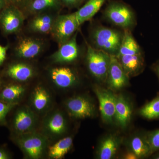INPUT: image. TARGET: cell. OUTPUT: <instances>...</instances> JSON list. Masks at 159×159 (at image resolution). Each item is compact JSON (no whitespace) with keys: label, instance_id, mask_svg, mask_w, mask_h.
I'll use <instances>...</instances> for the list:
<instances>
[{"label":"cell","instance_id":"6da1fadb","mask_svg":"<svg viewBox=\"0 0 159 159\" xmlns=\"http://www.w3.org/2000/svg\"><path fill=\"white\" fill-rule=\"evenodd\" d=\"M16 141L26 156L32 159H39L42 156L48 142L45 136L32 132L19 134Z\"/></svg>","mask_w":159,"mask_h":159},{"label":"cell","instance_id":"7a4b0ae2","mask_svg":"<svg viewBox=\"0 0 159 159\" xmlns=\"http://www.w3.org/2000/svg\"><path fill=\"white\" fill-rule=\"evenodd\" d=\"M88 66L92 74L99 80L107 79L109 66L110 54L101 50H97L88 46L87 55Z\"/></svg>","mask_w":159,"mask_h":159},{"label":"cell","instance_id":"3957f363","mask_svg":"<svg viewBox=\"0 0 159 159\" xmlns=\"http://www.w3.org/2000/svg\"><path fill=\"white\" fill-rule=\"evenodd\" d=\"M122 39L118 31L104 27L98 28L93 34L94 41L98 48L110 54H118Z\"/></svg>","mask_w":159,"mask_h":159},{"label":"cell","instance_id":"277c9868","mask_svg":"<svg viewBox=\"0 0 159 159\" xmlns=\"http://www.w3.org/2000/svg\"><path fill=\"white\" fill-rule=\"evenodd\" d=\"M79 26L75 13L61 16L54 23L53 33L59 42L65 43Z\"/></svg>","mask_w":159,"mask_h":159},{"label":"cell","instance_id":"5b68a950","mask_svg":"<svg viewBox=\"0 0 159 159\" xmlns=\"http://www.w3.org/2000/svg\"><path fill=\"white\" fill-rule=\"evenodd\" d=\"M94 91L99 100L102 120L107 123L111 122L115 118L117 96L99 87H95Z\"/></svg>","mask_w":159,"mask_h":159},{"label":"cell","instance_id":"8992f818","mask_svg":"<svg viewBox=\"0 0 159 159\" xmlns=\"http://www.w3.org/2000/svg\"><path fill=\"white\" fill-rule=\"evenodd\" d=\"M107 79L110 88L118 90L123 88L128 83V76L125 73L116 55L110 54Z\"/></svg>","mask_w":159,"mask_h":159},{"label":"cell","instance_id":"52a82bcc","mask_svg":"<svg viewBox=\"0 0 159 159\" xmlns=\"http://www.w3.org/2000/svg\"><path fill=\"white\" fill-rule=\"evenodd\" d=\"M66 106L71 116L77 119H84L93 116L95 107L91 101L85 97L77 96L69 99Z\"/></svg>","mask_w":159,"mask_h":159},{"label":"cell","instance_id":"ba28073f","mask_svg":"<svg viewBox=\"0 0 159 159\" xmlns=\"http://www.w3.org/2000/svg\"><path fill=\"white\" fill-rule=\"evenodd\" d=\"M105 15L115 25L127 28L133 23L132 12L128 7L120 4H113L107 7Z\"/></svg>","mask_w":159,"mask_h":159},{"label":"cell","instance_id":"9c48e42d","mask_svg":"<svg viewBox=\"0 0 159 159\" xmlns=\"http://www.w3.org/2000/svg\"><path fill=\"white\" fill-rule=\"evenodd\" d=\"M35 124V116L30 109L23 107L17 111L13 120V127L19 134L32 132Z\"/></svg>","mask_w":159,"mask_h":159},{"label":"cell","instance_id":"30bf717a","mask_svg":"<svg viewBox=\"0 0 159 159\" xmlns=\"http://www.w3.org/2000/svg\"><path fill=\"white\" fill-rule=\"evenodd\" d=\"M78 56V49L75 36L61 47L53 55V59L56 62H70L75 60Z\"/></svg>","mask_w":159,"mask_h":159},{"label":"cell","instance_id":"8fae6325","mask_svg":"<svg viewBox=\"0 0 159 159\" xmlns=\"http://www.w3.org/2000/svg\"><path fill=\"white\" fill-rule=\"evenodd\" d=\"M51 79L57 86L61 88H68L74 85L77 77L73 71L66 67L56 68L51 72Z\"/></svg>","mask_w":159,"mask_h":159},{"label":"cell","instance_id":"7c38bea8","mask_svg":"<svg viewBox=\"0 0 159 159\" xmlns=\"http://www.w3.org/2000/svg\"><path fill=\"white\" fill-rule=\"evenodd\" d=\"M44 127L49 134L53 136H58L66 131V122L61 112H55L46 120Z\"/></svg>","mask_w":159,"mask_h":159},{"label":"cell","instance_id":"4fadbf2b","mask_svg":"<svg viewBox=\"0 0 159 159\" xmlns=\"http://www.w3.org/2000/svg\"><path fill=\"white\" fill-rule=\"evenodd\" d=\"M132 115L130 106L125 97L117 96L115 118L122 128H125L129 122Z\"/></svg>","mask_w":159,"mask_h":159},{"label":"cell","instance_id":"5bb4252c","mask_svg":"<svg viewBox=\"0 0 159 159\" xmlns=\"http://www.w3.org/2000/svg\"><path fill=\"white\" fill-rule=\"evenodd\" d=\"M23 19L16 9L9 8L3 12L2 16L3 28L7 33L17 31L21 26Z\"/></svg>","mask_w":159,"mask_h":159},{"label":"cell","instance_id":"9a60e30c","mask_svg":"<svg viewBox=\"0 0 159 159\" xmlns=\"http://www.w3.org/2000/svg\"><path fill=\"white\" fill-rule=\"evenodd\" d=\"M105 0H89L85 5L75 12L80 25L90 20L102 7Z\"/></svg>","mask_w":159,"mask_h":159},{"label":"cell","instance_id":"2e32d148","mask_svg":"<svg viewBox=\"0 0 159 159\" xmlns=\"http://www.w3.org/2000/svg\"><path fill=\"white\" fill-rule=\"evenodd\" d=\"M117 57L128 76L138 73L143 66V59L141 53L122 55Z\"/></svg>","mask_w":159,"mask_h":159},{"label":"cell","instance_id":"e0dca14e","mask_svg":"<svg viewBox=\"0 0 159 159\" xmlns=\"http://www.w3.org/2000/svg\"><path fill=\"white\" fill-rule=\"evenodd\" d=\"M119 148V142L116 137L110 135L107 137L100 144L98 157L100 159H111L116 155Z\"/></svg>","mask_w":159,"mask_h":159},{"label":"cell","instance_id":"ac0fdd59","mask_svg":"<svg viewBox=\"0 0 159 159\" xmlns=\"http://www.w3.org/2000/svg\"><path fill=\"white\" fill-rule=\"evenodd\" d=\"M41 49L40 43L37 41L27 39L21 41L18 47L19 55L24 58H33L39 54Z\"/></svg>","mask_w":159,"mask_h":159},{"label":"cell","instance_id":"d6986e66","mask_svg":"<svg viewBox=\"0 0 159 159\" xmlns=\"http://www.w3.org/2000/svg\"><path fill=\"white\" fill-rule=\"evenodd\" d=\"M141 53V50L139 45L131 34L126 30L122 37L119 52L116 55L119 57L122 55H134Z\"/></svg>","mask_w":159,"mask_h":159},{"label":"cell","instance_id":"ffe728a7","mask_svg":"<svg viewBox=\"0 0 159 159\" xmlns=\"http://www.w3.org/2000/svg\"><path fill=\"white\" fill-rule=\"evenodd\" d=\"M73 145V139L70 137L61 139L49 148L48 155L52 159L62 158L69 152Z\"/></svg>","mask_w":159,"mask_h":159},{"label":"cell","instance_id":"44dd1931","mask_svg":"<svg viewBox=\"0 0 159 159\" xmlns=\"http://www.w3.org/2000/svg\"><path fill=\"white\" fill-rule=\"evenodd\" d=\"M7 74L16 80L24 81L32 77L33 71L29 66L25 64L18 63L10 66L7 70Z\"/></svg>","mask_w":159,"mask_h":159},{"label":"cell","instance_id":"7402d4cb","mask_svg":"<svg viewBox=\"0 0 159 159\" xmlns=\"http://www.w3.org/2000/svg\"><path fill=\"white\" fill-rule=\"evenodd\" d=\"M50 100V96L45 89L41 86L35 88L32 95V104L36 110L40 111L44 110Z\"/></svg>","mask_w":159,"mask_h":159},{"label":"cell","instance_id":"603a6c76","mask_svg":"<svg viewBox=\"0 0 159 159\" xmlns=\"http://www.w3.org/2000/svg\"><path fill=\"white\" fill-rule=\"evenodd\" d=\"M130 147L131 152L139 158L144 157L152 153L149 145L145 139L141 137H134L131 140Z\"/></svg>","mask_w":159,"mask_h":159},{"label":"cell","instance_id":"cb8c5ba5","mask_svg":"<svg viewBox=\"0 0 159 159\" xmlns=\"http://www.w3.org/2000/svg\"><path fill=\"white\" fill-rule=\"evenodd\" d=\"M25 92V89L21 85H10L2 91L0 93V99L3 102H15L22 96Z\"/></svg>","mask_w":159,"mask_h":159},{"label":"cell","instance_id":"d4e9b609","mask_svg":"<svg viewBox=\"0 0 159 159\" xmlns=\"http://www.w3.org/2000/svg\"><path fill=\"white\" fill-rule=\"evenodd\" d=\"M140 115L148 119L159 118V96L141 108Z\"/></svg>","mask_w":159,"mask_h":159},{"label":"cell","instance_id":"484cf974","mask_svg":"<svg viewBox=\"0 0 159 159\" xmlns=\"http://www.w3.org/2000/svg\"><path fill=\"white\" fill-rule=\"evenodd\" d=\"M57 0H34L31 5V9L34 11H40L54 6Z\"/></svg>","mask_w":159,"mask_h":159},{"label":"cell","instance_id":"4316f807","mask_svg":"<svg viewBox=\"0 0 159 159\" xmlns=\"http://www.w3.org/2000/svg\"><path fill=\"white\" fill-rule=\"evenodd\" d=\"M152 153L159 149V129L149 134L146 139Z\"/></svg>","mask_w":159,"mask_h":159},{"label":"cell","instance_id":"83f0119b","mask_svg":"<svg viewBox=\"0 0 159 159\" xmlns=\"http://www.w3.org/2000/svg\"><path fill=\"white\" fill-rule=\"evenodd\" d=\"M17 104L16 102H0V122L5 120L7 114Z\"/></svg>","mask_w":159,"mask_h":159},{"label":"cell","instance_id":"f1b7e54d","mask_svg":"<svg viewBox=\"0 0 159 159\" xmlns=\"http://www.w3.org/2000/svg\"><path fill=\"white\" fill-rule=\"evenodd\" d=\"M32 28L35 31L41 33L49 32L52 28V24H32Z\"/></svg>","mask_w":159,"mask_h":159},{"label":"cell","instance_id":"f546056e","mask_svg":"<svg viewBox=\"0 0 159 159\" xmlns=\"http://www.w3.org/2000/svg\"><path fill=\"white\" fill-rule=\"evenodd\" d=\"M52 18L49 16H41L35 18L32 24H52Z\"/></svg>","mask_w":159,"mask_h":159},{"label":"cell","instance_id":"4dcf8cb0","mask_svg":"<svg viewBox=\"0 0 159 159\" xmlns=\"http://www.w3.org/2000/svg\"><path fill=\"white\" fill-rule=\"evenodd\" d=\"M7 48L2 47L0 45V65L6 58Z\"/></svg>","mask_w":159,"mask_h":159},{"label":"cell","instance_id":"1f68e13d","mask_svg":"<svg viewBox=\"0 0 159 159\" xmlns=\"http://www.w3.org/2000/svg\"><path fill=\"white\" fill-rule=\"evenodd\" d=\"M10 158L9 153L3 149H0V159H8Z\"/></svg>","mask_w":159,"mask_h":159},{"label":"cell","instance_id":"d6a6232c","mask_svg":"<svg viewBox=\"0 0 159 159\" xmlns=\"http://www.w3.org/2000/svg\"><path fill=\"white\" fill-rule=\"evenodd\" d=\"M124 158L126 159H138V157L132 152H128L125 155Z\"/></svg>","mask_w":159,"mask_h":159},{"label":"cell","instance_id":"836d02e7","mask_svg":"<svg viewBox=\"0 0 159 159\" xmlns=\"http://www.w3.org/2000/svg\"><path fill=\"white\" fill-rule=\"evenodd\" d=\"M66 2L69 3V4H73L76 2L77 0H64Z\"/></svg>","mask_w":159,"mask_h":159},{"label":"cell","instance_id":"e575fe53","mask_svg":"<svg viewBox=\"0 0 159 159\" xmlns=\"http://www.w3.org/2000/svg\"><path fill=\"white\" fill-rule=\"evenodd\" d=\"M3 6V0H0V11L2 8Z\"/></svg>","mask_w":159,"mask_h":159},{"label":"cell","instance_id":"d590c367","mask_svg":"<svg viewBox=\"0 0 159 159\" xmlns=\"http://www.w3.org/2000/svg\"><path fill=\"white\" fill-rule=\"evenodd\" d=\"M157 73L159 77V64L157 67Z\"/></svg>","mask_w":159,"mask_h":159},{"label":"cell","instance_id":"8d00e7d4","mask_svg":"<svg viewBox=\"0 0 159 159\" xmlns=\"http://www.w3.org/2000/svg\"><path fill=\"white\" fill-rule=\"evenodd\" d=\"M155 158L157 159H159V155L157 156Z\"/></svg>","mask_w":159,"mask_h":159},{"label":"cell","instance_id":"74e56055","mask_svg":"<svg viewBox=\"0 0 159 159\" xmlns=\"http://www.w3.org/2000/svg\"><path fill=\"white\" fill-rule=\"evenodd\" d=\"M9 1H19V0H9Z\"/></svg>","mask_w":159,"mask_h":159}]
</instances>
